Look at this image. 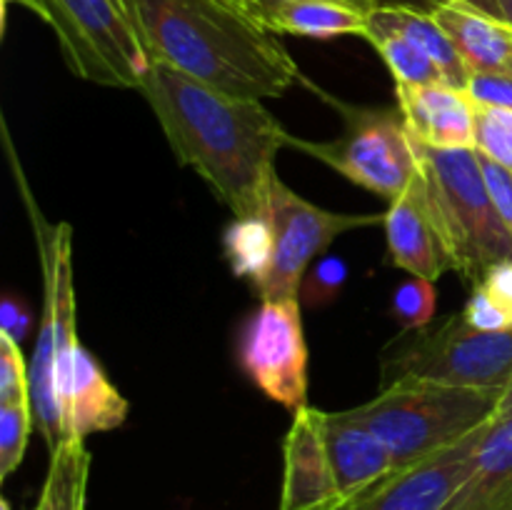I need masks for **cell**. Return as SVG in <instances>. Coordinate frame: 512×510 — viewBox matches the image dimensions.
I'll use <instances>...</instances> for the list:
<instances>
[{
  "label": "cell",
  "mask_w": 512,
  "mask_h": 510,
  "mask_svg": "<svg viewBox=\"0 0 512 510\" xmlns=\"http://www.w3.org/2000/svg\"><path fill=\"white\" fill-rule=\"evenodd\" d=\"M405 128L428 148H475V100L468 90L433 85H395Z\"/></svg>",
  "instance_id": "5bb4252c"
},
{
  "label": "cell",
  "mask_w": 512,
  "mask_h": 510,
  "mask_svg": "<svg viewBox=\"0 0 512 510\" xmlns=\"http://www.w3.org/2000/svg\"><path fill=\"white\" fill-rule=\"evenodd\" d=\"M33 423L35 413L30 398L0 403V480L13 475L23 463Z\"/></svg>",
  "instance_id": "d4e9b609"
},
{
  "label": "cell",
  "mask_w": 512,
  "mask_h": 510,
  "mask_svg": "<svg viewBox=\"0 0 512 510\" xmlns=\"http://www.w3.org/2000/svg\"><path fill=\"white\" fill-rule=\"evenodd\" d=\"M500 5V13H503V18L508 20V23H512V0H498Z\"/></svg>",
  "instance_id": "d590c367"
},
{
  "label": "cell",
  "mask_w": 512,
  "mask_h": 510,
  "mask_svg": "<svg viewBox=\"0 0 512 510\" xmlns=\"http://www.w3.org/2000/svg\"><path fill=\"white\" fill-rule=\"evenodd\" d=\"M238 365L268 400L298 413L308 405V340L300 298L263 300L240 325Z\"/></svg>",
  "instance_id": "30bf717a"
},
{
  "label": "cell",
  "mask_w": 512,
  "mask_h": 510,
  "mask_svg": "<svg viewBox=\"0 0 512 510\" xmlns=\"http://www.w3.org/2000/svg\"><path fill=\"white\" fill-rule=\"evenodd\" d=\"M415 150L455 273L465 283L478 285L493 265L512 260V235L495 208L478 150H440L418 140Z\"/></svg>",
  "instance_id": "277c9868"
},
{
  "label": "cell",
  "mask_w": 512,
  "mask_h": 510,
  "mask_svg": "<svg viewBox=\"0 0 512 510\" xmlns=\"http://www.w3.org/2000/svg\"><path fill=\"white\" fill-rule=\"evenodd\" d=\"M463 318L475 330L500 333L512 330V260L493 265L463 308Z\"/></svg>",
  "instance_id": "603a6c76"
},
{
  "label": "cell",
  "mask_w": 512,
  "mask_h": 510,
  "mask_svg": "<svg viewBox=\"0 0 512 510\" xmlns=\"http://www.w3.org/2000/svg\"><path fill=\"white\" fill-rule=\"evenodd\" d=\"M78 78L138 90L150 68L133 0H30Z\"/></svg>",
  "instance_id": "8992f818"
},
{
  "label": "cell",
  "mask_w": 512,
  "mask_h": 510,
  "mask_svg": "<svg viewBox=\"0 0 512 510\" xmlns=\"http://www.w3.org/2000/svg\"><path fill=\"white\" fill-rule=\"evenodd\" d=\"M323 438L345 505L395 470L383 440L368 425L360 423L353 410H323Z\"/></svg>",
  "instance_id": "9a60e30c"
},
{
  "label": "cell",
  "mask_w": 512,
  "mask_h": 510,
  "mask_svg": "<svg viewBox=\"0 0 512 510\" xmlns=\"http://www.w3.org/2000/svg\"><path fill=\"white\" fill-rule=\"evenodd\" d=\"M33 225L38 233L45 300L38 340L30 358V400H33L35 425L53 453L68 440L63 390L68 383L75 348L80 345L75 330L73 230L68 223L45 225L35 210Z\"/></svg>",
  "instance_id": "5b68a950"
},
{
  "label": "cell",
  "mask_w": 512,
  "mask_h": 510,
  "mask_svg": "<svg viewBox=\"0 0 512 510\" xmlns=\"http://www.w3.org/2000/svg\"><path fill=\"white\" fill-rule=\"evenodd\" d=\"M260 25L273 35H298L313 40H333L345 35L365 38L368 10L338 0H300L273 10Z\"/></svg>",
  "instance_id": "ffe728a7"
},
{
  "label": "cell",
  "mask_w": 512,
  "mask_h": 510,
  "mask_svg": "<svg viewBox=\"0 0 512 510\" xmlns=\"http://www.w3.org/2000/svg\"><path fill=\"white\" fill-rule=\"evenodd\" d=\"M345 498L335 480L323 438V410L293 413L283 440V488L280 510H343Z\"/></svg>",
  "instance_id": "4fadbf2b"
},
{
  "label": "cell",
  "mask_w": 512,
  "mask_h": 510,
  "mask_svg": "<svg viewBox=\"0 0 512 510\" xmlns=\"http://www.w3.org/2000/svg\"><path fill=\"white\" fill-rule=\"evenodd\" d=\"M435 305H438V293H435L433 280L410 278L395 288L390 315L398 320L403 333H410V330H423L433 323Z\"/></svg>",
  "instance_id": "4316f807"
},
{
  "label": "cell",
  "mask_w": 512,
  "mask_h": 510,
  "mask_svg": "<svg viewBox=\"0 0 512 510\" xmlns=\"http://www.w3.org/2000/svg\"><path fill=\"white\" fill-rule=\"evenodd\" d=\"M365 40L378 50L380 58L388 65L395 85H433L445 83L438 65L418 48L410 38L395 33V30L370 25L365 28Z\"/></svg>",
  "instance_id": "cb8c5ba5"
},
{
  "label": "cell",
  "mask_w": 512,
  "mask_h": 510,
  "mask_svg": "<svg viewBox=\"0 0 512 510\" xmlns=\"http://www.w3.org/2000/svg\"><path fill=\"white\" fill-rule=\"evenodd\" d=\"M128 408V400L110 383L103 365L80 343L75 348L68 383L63 390V418L68 440H85L93 433L120 428L128 418Z\"/></svg>",
  "instance_id": "2e32d148"
},
{
  "label": "cell",
  "mask_w": 512,
  "mask_h": 510,
  "mask_svg": "<svg viewBox=\"0 0 512 510\" xmlns=\"http://www.w3.org/2000/svg\"><path fill=\"white\" fill-rule=\"evenodd\" d=\"M233 5H238L240 10H243L245 15H250V18L255 20V23H263L265 15H270L273 10L283 8V5H290V3H300V0H230ZM338 3H348V5H355V8L360 10H373L375 5H380L383 0H338Z\"/></svg>",
  "instance_id": "d6a6232c"
},
{
  "label": "cell",
  "mask_w": 512,
  "mask_h": 510,
  "mask_svg": "<svg viewBox=\"0 0 512 510\" xmlns=\"http://www.w3.org/2000/svg\"><path fill=\"white\" fill-rule=\"evenodd\" d=\"M33 328V310L25 300L15 295H5L0 303V333L10 335L15 343H23Z\"/></svg>",
  "instance_id": "1f68e13d"
},
{
  "label": "cell",
  "mask_w": 512,
  "mask_h": 510,
  "mask_svg": "<svg viewBox=\"0 0 512 510\" xmlns=\"http://www.w3.org/2000/svg\"><path fill=\"white\" fill-rule=\"evenodd\" d=\"M498 418H512V380L508 385H505L503 395H500Z\"/></svg>",
  "instance_id": "e575fe53"
},
{
  "label": "cell",
  "mask_w": 512,
  "mask_h": 510,
  "mask_svg": "<svg viewBox=\"0 0 512 510\" xmlns=\"http://www.w3.org/2000/svg\"><path fill=\"white\" fill-rule=\"evenodd\" d=\"M270 225L275 235V258L268 278L260 285L263 300H288L300 298V285L308 275L310 263L338 240V235L358 228H370L385 220V213H333L318 208L310 200L300 198L293 188L275 178L270 188L268 205H265Z\"/></svg>",
  "instance_id": "9c48e42d"
},
{
  "label": "cell",
  "mask_w": 512,
  "mask_h": 510,
  "mask_svg": "<svg viewBox=\"0 0 512 510\" xmlns=\"http://www.w3.org/2000/svg\"><path fill=\"white\" fill-rule=\"evenodd\" d=\"M428 3L433 5V8H435V5H443V3H463V5H470V8L480 10V13H488V15H495V18H503L498 0H428Z\"/></svg>",
  "instance_id": "836d02e7"
},
{
  "label": "cell",
  "mask_w": 512,
  "mask_h": 510,
  "mask_svg": "<svg viewBox=\"0 0 512 510\" xmlns=\"http://www.w3.org/2000/svg\"><path fill=\"white\" fill-rule=\"evenodd\" d=\"M328 98V95H325ZM330 100V98H328ZM343 115V130L333 140H303L290 135L288 148L303 150L350 183L380 195L390 203L420 173L413 135L400 110L365 108L330 100Z\"/></svg>",
  "instance_id": "52a82bcc"
},
{
  "label": "cell",
  "mask_w": 512,
  "mask_h": 510,
  "mask_svg": "<svg viewBox=\"0 0 512 510\" xmlns=\"http://www.w3.org/2000/svg\"><path fill=\"white\" fill-rule=\"evenodd\" d=\"M223 253L235 278L248 280L260 290L275 258V235L268 215L235 218L223 233Z\"/></svg>",
  "instance_id": "44dd1931"
},
{
  "label": "cell",
  "mask_w": 512,
  "mask_h": 510,
  "mask_svg": "<svg viewBox=\"0 0 512 510\" xmlns=\"http://www.w3.org/2000/svg\"><path fill=\"white\" fill-rule=\"evenodd\" d=\"M150 58L235 98H280L303 73L285 45L230 0H133Z\"/></svg>",
  "instance_id": "7a4b0ae2"
},
{
  "label": "cell",
  "mask_w": 512,
  "mask_h": 510,
  "mask_svg": "<svg viewBox=\"0 0 512 510\" xmlns=\"http://www.w3.org/2000/svg\"><path fill=\"white\" fill-rule=\"evenodd\" d=\"M138 90L178 163L190 165L235 218L265 213L278 178L275 158L290 133L263 100L225 95L163 60H150Z\"/></svg>",
  "instance_id": "6da1fadb"
},
{
  "label": "cell",
  "mask_w": 512,
  "mask_h": 510,
  "mask_svg": "<svg viewBox=\"0 0 512 510\" xmlns=\"http://www.w3.org/2000/svg\"><path fill=\"white\" fill-rule=\"evenodd\" d=\"M443 510H512V418H495L473 470Z\"/></svg>",
  "instance_id": "ac0fdd59"
},
{
  "label": "cell",
  "mask_w": 512,
  "mask_h": 510,
  "mask_svg": "<svg viewBox=\"0 0 512 510\" xmlns=\"http://www.w3.org/2000/svg\"><path fill=\"white\" fill-rule=\"evenodd\" d=\"M495 418L448 448L393 470L343 510H443L473 470Z\"/></svg>",
  "instance_id": "8fae6325"
},
{
  "label": "cell",
  "mask_w": 512,
  "mask_h": 510,
  "mask_svg": "<svg viewBox=\"0 0 512 510\" xmlns=\"http://www.w3.org/2000/svg\"><path fill=\"white\" fill-rule=\"evenodd\" d=\"M503 390L465 388L423 378H403L353 408L393 458L395 470L413 465L498 418Z\"/></svg>",
  "instance_id": "3957f363"
},
{
  "label": "cell",
  "mask_w": 512,
  "mask_h": 510,
  "mask_svg": "<svg viewBox=\"0 0 512 510\" xmlns=\"http://www.w3.org/2000/svg\"><path fill=\"white\" fill-rule=\"evenodd\" d=\"M90 453L83 438H70L50 453L48 475L35 510H85Z\"/></svg>",
  "instance_id": "7402d4cb"
},
{
  "label": "cell",
  "mask_w": 512,
  "mask_h": 510,
  "mask_svg": "<svg viewBox=\"0 0 512 510\" xmlns=\"http://www.w3.org/2000/svg\"><path fill=\"white\" fill-rule=\"evenodd\" d=\"M473 75L512 78V23L463 3L430 8Z\"/></svg>",
  "instance_id": "e0dca14e"
},
{
  "label": "cell",
  "mask_w": 512,
  "mask_h": 510,
  "mask_svg": "<svg viewBox=\"0 0 512 510\" xmlns=\"http://www.w3.org/2000/svg\"><path fill=\"white\" fill-rule=\"evenodd\" d=\"M350 268L343 258L338 255H325L320 258L300 285V303L308 308H325V305L335 303L343 293L345 283H348Z\"/></svg>",
  "instance_id": "83f0119b"
},
{
  "label": "cell",
  "mask_w": 512,
  "mask_h": 510,
  "mask_svg": "<svg viewBox=\"0 0 512 510\" xmlns=\"http://www.w3.org/2000/svg\"><path fill=\"white\" fill-rule=\"evenodd\" d=\"M468 95L475 103L512 110V78H505V75H473L468 83Z\"/></svg>",
  "instance_id": "4dcf8cb0"
},
{
  "label": "cell",
  "mask_w": 512,
  "mask_h": 510,
  "mask_svg": "<svg viewBox=\"0 0 512 510\" xmlns=\"http://www.w3.org/2000/svg\"><path fill=\"white\" fill-rule=\"evenodd\" d=\"M30 398V365H25L20 343L0 333V403Z\"/></svg>",
  "instance_id": "f1b7e54d"
},
{
  "label": "cell",
  "mask_w": 512,
  "mask_h": 510,
  "mask_svg": "<svg viewBox=\"0 0 512 510\" xmlns=\"http://www.w3.org/2000/svg\"><path fill=\"white\" fill-rule=\"evenodd\" d=\"M0 510H13V508H10V503H8V500H0Z\"/></svg>",
  "instance_id": "8d00e7d4"
},
{
  "label": "cell",
  "mask_w": 512,
  "mask_h": 510,
  "mask_svg": "<svg viewBox=\"0 0 512 510\" xmlns=\"http://www.w3.org/2000/svg\"><path fill=\"white\" fill-rule=\"evenodd\" d=\"M383 385L423 378L465 388L505 390L512 380V330H475L463 313L433 328L410 330L390 345L380 363Z\"/></svg>",
  "instance_id": "ba28073f"
},
{
  "label": "cell",
  "mask_w": 512,
  "mask_h": 510,
  "mask_svg": "<svg viewBox=\"0 0 512 510\" xmlns=\"http://www.w3.org/2000/svg\"><path fill=\"white\" fill-rule=\"evenodd\" d=\"M480 165H483V173L485 180H488L490 195H493L495 200V208H498L505 228H508L512 235V170L493 163V160L485 158V155H480Z\"/></svg>",
  "instance_id": "f546056e"
},
{
  "label": "cell",
  "mask_w": 512,
  "mask_h": 510,
  "mask_svg": "<svg viewBox=\"0 0 512 510\" xmlns=\"http://www.w3.org/2000/svg\"><path fill=\"white\" fill-rule=\"evenodd\" d=\"M368 23L378 25V28L395 30V33L405 35V38L413 40L435 65L443 73L445 85L450 88L468 90L470 68L465 65L463 55L455 48V43L450 40V35L445 33L443 25L435 20L433 13H425V10L410 8V5H398V3H380L375 5L368 13Z\"/></svg>",
  "instance_id": "d6986e66"
},
{
  "label": "cell",
  "mask_w": 512,
  "mask_h": 510,
  "mask_svg": "<svg viewBox=\"0 0 512 510\" xmlns=\"http://www.w3.org/2000/svg\"><path fill=\"white\" fill-rule=\"evenodd\" d=\"M383 228L388 238L390 263L395 268L433 283L450 270L455 273L453 255L423 173L415 175L413 183L398 198L390 200Z\"/></svg>",
  "instance_id": "7c38bea8"
},
{
  "label": "cell",
  "mask_w": 512,
  "mask_h": 510,
  "mask_svg": "<svg viewBox=\"0 0 512 510\" xmlns=\"http://www.w3.org/2000/svg\"><path fill=\"white\" fill-rule=\"evenodd\" d=\"M475 150L512 170V110L475 103Z\"/></svg>",
  "instance_id": "484cf974"
}]
</instances>
